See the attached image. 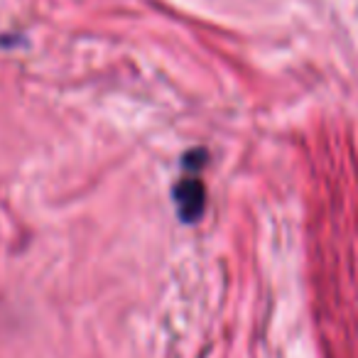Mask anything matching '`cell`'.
Returning a JSON list of instances; mask_svg holds the SVG:
<instances>
[{"label": "cell", "instance_id": "6da1fadb", "mask_svg": "<svg viewBox=\"0 0 358 358\" xmlns=\"http://www.w3.org/2000/svg\"><path fill=\"white\" fill-rule=\"evenodd\" d=\"M201 162L194 164V174H187L177 182L174 187V204H177V211L182 216V221L187 224H194L201 214H204V199H206V192H204V182L199 179Z\"/></svg>", "mask_w": 358, "mask_h": 358}]
</instances>
